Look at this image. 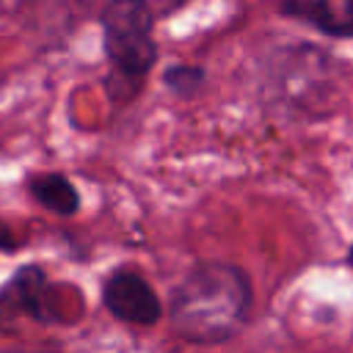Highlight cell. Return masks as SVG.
<instances>
[{
	"instance_id": "obj_8",
	"label": "cell",
	"mask_w": 353,
	"mask_h": 353,
	"mask_svg": "<svg viewBox=\"0 0 353 353\" xmlns=\"http://www.w3.org/2000/svg\"><path fill=\"white\" fill-rule=\"evenodd\" d=\"M0 248H6V251H8V248H14V237H11L3 226H0Z\"/></svg>"
},
{
	"instance_id": "obj_7",
	"label": "cell",
	"mask_w": 353,
	"mask_h": 353,
	"mask_svg": "<svg viewBox=\"0 0 353 353\" xmlns=\"http://www.w3.org/2000/svg\"><path fill=\"white\" fill-rule=\"evenodd\" d=\"M165 85L176 97H193L204 85V72L199 66H171L165 72Z\"/></svg>"
},
{
	"instance_id": "obj_6",
	"label": "cell",
	"mask_w": 353,
	"mask_h": 353,
	"mask_svg": "<svg viewBox=\"0 0 353 353\" xmlns=\"http://www.w3.org/2000/svg\"><path fill=\"white\" fill-rule=\"evenodd\" d=\"M28 188L39 204H44L58 215H72L80 207V196L63 174H36Z\"/></svg>"
},
{
	"instance_id": "obj_2",
	"label": "cell",
	"mask_w": 353,
	"mask_h": 353,
	"mask_svg": "<svg viewBox=\"0 0 353 353\" xmlns=\"http://www.w3.org/2000/svg\"><path fill=\"white\" fill-rule=\"evenodd\" d=\"M105 52L124 77H143L154 61V17L146 0H108L99 14Z\"/></svg>"
},
{
	"instance_id": "obj_5",
	"label": "cell",
	"mask_w": 353,
	"mask_h": 353,
	"mask_svg": "<svg viewBox=\"0 0 353 353\" xmlns=\"http://www.w3.org/2000/svg\"><path fill=\"white\" fill-rule=\"evenodd\" d=\"M44 295H47V279L39 268H22L0 292V303L11 301V306H19L22 312L39 317V320H50L44 314Z\"/></svg>"
},
{
	"instance_id": "obj_3",
	"label": "cell",
	"mask_w": 353,
	"mask_h": 353,
	"mask_svg": "<svg viewBox=\"0 0 353 353\" xmlns=\"http://www.w3.org/2000/svg\"><path fill=\"white\" fill-rule=\"evenodd\" d=\"M102 298H105V306L110 309V314L124 323L154 325L163 314L160 298L154 295V290L138 273H130V270L113 273L105 281Z\"/></svg>"
},
{
	"instance_id": "obj_1",
	"label": "cell",
	"mask_w": 353,
	"mask_h": 353,
	"mask_svg": "<svg viewBox=\"0 0 353 353\" xmlns=\"http://www.w3.org/2000/svg\"><path fill=\"white\" fill-rule=\"evenodd\" d=\"M251 284L237 265H196L174 290L168 320L174 331L190 342L215 345L232 339L248 320Z\"/></svg>"
},
{
	"instance_id": "obj_4",
	"label": "cell",
	"mask_w": 353,
	"mask_h": 353,
	"mask_svg": "<svg viewBox=\"0 0 353 353\" xmlns=\"http://www.w3.org/2000/svg\"><path fill=\"white\" fill-rule=\"evenodd\" d=\"M281 14L295 17L328 36H353V0H281Z\"/></svg>"
},
{
	"instance_id": "obj_9",
	"label": "cell",
	"mask_w": 353,
	"mask_h": 353,
	"mask_svg": "<svg viewBox=\"0 0 353 353\" xmlns=\"http://www.w3.org/2000/svg\"><path fill=\"white\" fill-rule=\"evenodd\" d=\"M347 259H350V265H353V248H350V254H347Z\"/></svg>"
}]
</instances>
